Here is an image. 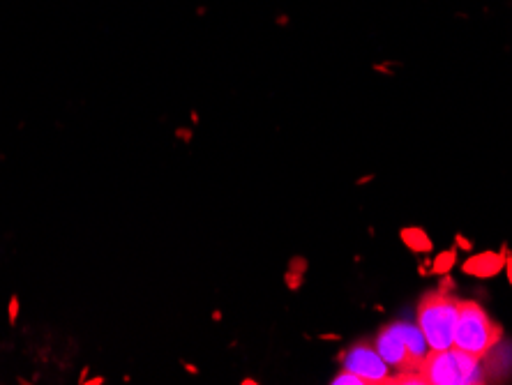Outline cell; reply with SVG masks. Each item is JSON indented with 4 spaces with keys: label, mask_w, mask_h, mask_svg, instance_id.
I'll use <instances>...</instances> for the list:
<instances>
[{
    "label": "cell",
    "mask_w": 512,
    "mask_h": 385,
    "mask_svg": "<svg viewBox=\"0 0 512 385\" xmlns=\"http://www.w3.org/2000/svg\"><path fill=\"white\" fill-rule=\"evenodd\" d=\"M506 259H508V256H503V254L487 252V254L473 256L471 261H466L464 270H466V273L478 275V277H492V275L499 273L503 266H506Z\"/></svg>",
    "instance_id": "obj_6"
},
{
    "label": "cell",
    "mask_w": 512,
    "mask_h": 385,
    "mask_svg": "<svg viewBox=\"0 0 512 385\" xmlns=\"http://www.w3.org/2000/svg\"><path fill=\"white\" fill-rule=\"evenodd\" d=\"M503 330L499 323L489 319V314L478 303L462 300L459 303V319L455 328V344L459 351L485 358L496 344L501 342Z\"/></svg>",
    "instance_id": "obj_3"
},
{
    "label": "cell",
    "mask_w": 512,
    "mask_h": 385,
    "mask_svg": "<svg viewBox=\"0 0 512 385\" xmlns=\"http://www.w3.org/2000/svg\"><path fill=\"white\" fill-rule=\"evenodd\" d=\"M459 303L462 300L443 291H429L420 300L418 328L423 330L429 351H443L455 344Z\"/></svg>",
    "instance_id": "obj_2"
},
{
    "label": "cell",
    "mask_w": 512,
    "mask_h": 385,
    "mask_svg": "<svg viewBox=\"0 0 512 385\" xmlns=\"http://www.w3.org/2000/svg\"><path fill=\"white\" fill-rule=\"evenodd\" d=\"M330 383H333V385H367L365 379H360V376L353 374V372H346V369H342V372L337 374Z\"/></svg>",
    "instance_id": "obj_7"
},
{
    "label": "cell",
    "mask_w": 512,
    "mask_h": 385,
    "mask_svg": "<svg viewBox=\"0 0 512 385\" xmlns=\"http://www.w3.org/2000/svg\"><path fill=\"white\" fill-rule=\"evenodd\" d=\"M372 344L376 346V351L381 353V358L388 362V367L393 369V376L418 372L420 369L416 358L411 356L409 346H406L402 323H390V326L381 328Z\"/></svg>",
    "instance_id": "obj_5"
},
{
    "label": "cell",
    "mask_w": 512,
    "mask_h": 385,
    "mask_svg": "<svg viewBox=\"0 0 512 385\" xmlns=\"http://www.w3.org/2000/svg\"><path fill=\"white\" fill-rule=\"evenodd\" d=\"M506 266H508V277H510V282H512V259H506Z\"/></svg>",
    "instance_id": "obj_9"
},
{
    "label": "cell",
    "mask_w": 512,
    "mask_h": 385,
    "mask_svg": "<svg viewBox=\"0 0 512 385\" xmlns=\"http://www.w3.org/2000/svg\"><path fill=\"white\" fill-rule=\"evenodd\" d=\"M402 238L406 240V243H409V245H413V247H420V245H425V247H429V243H427V238H425V233L423 231H404L402 233Z\"/></svg>",
    "instance_id": "obj_8"
},
{
    "label": "cell",
    "mask_w": 512,
    "mask_h": 385,
    "mask_svg": "<svg viewBox=\"0 0 512 385\" xmlns=\"http://www.w3.org/2000/svg\"><path fill=\"white\" fill-rule=\"evenodd\" d=\"M342 365L346 372L358 374L365 383H390L393 381V369L381 358L374 344L360 342L342 353Z\"/></svg>",
    "instance_id": "obj_4"
},
{
    "label": "cell",
    "mask_w": 512,
    "mask_h": 385,
    "mask_svg": "<svg viewBox=\"0 0 512 385\" xmlns=\"http://www.w3.org/2000/svg\"><path fill=\"white\" fill-rule=\"evenodd\" d=\"M425 385H476L487 383L483 358L459 351L457 346L443 351H429L418 369Z\"/></svg>",
    "instance_id": "obj_1"
}]
</instances>
